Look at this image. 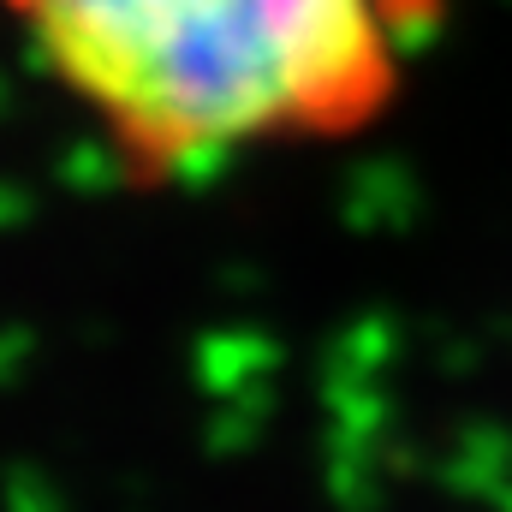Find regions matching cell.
<instances>
[{"label":"cell","mask_w":512,"mask_h":512,"mask_svg":"<svg viewBox=\"0 0 512 512\" xmlns=\"http://www.w3.org/2000/svg\"><path fill=\"white\" fill-rule=\"evenodd\" d=\"M137 185L346 143L405 96L441 0H0Z\"/></svg>","instance_id":"cell-1"}]
</instances>
